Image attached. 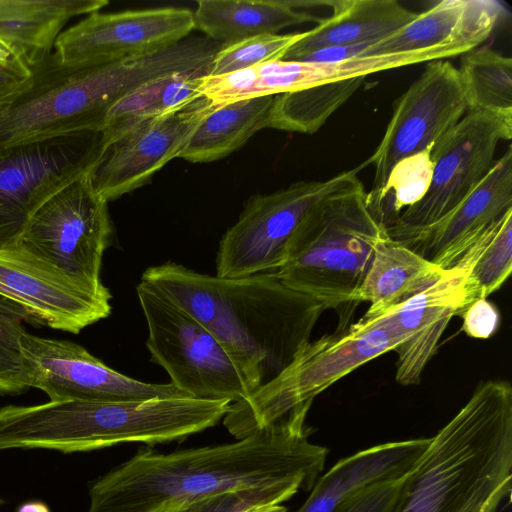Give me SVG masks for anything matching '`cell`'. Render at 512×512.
<instances>
[{
  "label": "cell",
  "mask_w": 512,
  "mask_h": 512,
  "mask_svg": "<svg viewBox=\"0 0 512 512\" xmlns=\"http://www.w3.org/2000/svg\"><path fill=\"white\" fill-rule=\"evenodd\" d=\"M311 405L232 443L161 453L140 447L93 481L87 512H169L241 490L294 487L311 491L328 449L309 441Z\"/></svg>",
  "instance_id": "1"
},
{
  "label": "cell",
  "mask_w": 512,
  "mask_h": 512,
  "mask_svg": "<svg viewBox=\"0 0 512 512\" xmlns=\"http://www.w3.org/2000/svg\"><path fill=\"white\" fill-rule=\"evenodd\" d=\"M141 281L206 327L253 392L290 365L326 310L319 300L286 286L276 271L221 278L166 262L147 268Z\"/></svg>",
  "instance_id": "2"
},
{
  "label": "cell",
  "mask_w": 512,
  "mask_h": 512,
  "mask_svg": "<svg viewBox=\"0 0 512 512\" xmlns=\"http://www.w3.org/2000/svg\"><path fill=\"white\" fill-rule=\"evenodd\" d=\"M459 296L439 279L383 313L364 315L309 341L278 376L247 398L231 403L223 424L236 440L268 426L303 405L369 361L395 351L428 327L456 315Z\"/></svg>",
  "instance_id": "3"
},
{
  "label": "cell",
  "mask_w": 512,
  "mask_h": 512,
  "mask_svg": "<svg viewBox=\"0 0 512 512\" xmlns=\"http://www.w3.org/2000/svg\"><path fill=\"white\" fill-rule=\"evenodd\" d=\"M511 481L512 386L488 380L430 438L394 512H497Z\"/></svg>",
  "instance_id": "4"
},
{
  "label": "cell",
  "mask_w": 512,
  "mask_h": 512,
  "mask_svg": "<svg viewBox=\"0 0 512 512\" xmlns=\"http://www.w3.org/2000/svg\"><path fill=\"white\" fill-rule=\"evenodd\" d=\"M189 68L179 43L94 66L66 65L51 53L32 69L26 87L0 104V147L101 131L109 109L126 94Z\"/></svg>",
  "instance_id": "5"
},
{
  "label": "cell",
  "mask_w": 512,
  "mask_h": 512,
  "mask_svg": "<svg viewBox=\"0 0 512 512\" xmlns=\"http://www.w3.org/2000/svg\"><path fill=\"white\" fill-rule=\"evenodd\" d=\"M386 236L384 218L359 180L313 208L276 273L289 288L314 297L326 310H336L351 304L376 247Z\"/></svg>",
  "instance_id": "6"
},
{
  "label": "cell",
  "mask_w": 512,
  "mask_h": 512,
  "mask_svg": "<svg viewBox=\"0 0 512 512\" xmlns=\"http://www.w3.org/2000/svg\"><path fill=\"white\" fill-rule=\"evenodd\" d=\"M137 296L147 323V349L177 389L204 400L247 398L253 391L240 366L198 320L142 281Z\"/></svg>",
  "instance_id": "7"
},
{
  "label": "cell",
  "mask_w": 512,
  "mask_h": 512,
  "mask_svg": "<svg viewBox=\"0 0 512 512\" xmlns=\"http://www.w3.org/2000/svg\"><path fill=\"white\" fill-rule=\"evenodd\" d=\"M90 171L69 181L41 204L24 228L18 246L93 295L110 300L100 271L113 227L108 202L94 189Z\"/></svg>",
  "instance_id": "8"
},
{
  "label": "cell",
  "mask_w": 512,
  "mask_h": 512,
  "mask_svg": "<svg viewBox=\"0 0 512 512\" xmlns=\"http://www.w3.org/2000/svg\"><path fill=\"white\" fill-rule=\"evenodd\" d=\"M367 164L366 161L324 181H298L275 192L251 197L219 242L216 276L238 278L277 271L313 208L359 181L357 174Z\"/></svg>",
  "instance_id": "9"
},
{
  "label": "cell",
  "mask_w": 512,
  "mask_h": 512,
  "mask_svg": "<svg viewBox=\"0 0 512 512\" xmlns=\"http://www.w3.org/2000/svg\"><path fill=\"white\" fill-rule=\"evenodd\" d=\"M511 137L512 113H466L433 147L430 187L389 223V237L405 242L445 217L490 170L499 142Z\"/></svg>",
  "instance_id": "10"
},
{
  "label": "cell",
  "mask_w": 512,
  "mask_h": 512,
  "mask_svg": "<svg viewBox=\"0 0 512 512\" xmlns=\"http://www.w3.org/2000/svg\"><path fill=\"white\" fill-rule=\"evenodd\" d=\"M102 131L0 147V248L18 245L41 204L99 160Z\"/></svg>",
  "instance_id": "11"
},
{
  "label": "cell",
  "mask_w": 512,
  "mask_h": 512,
  "mask_svg": "<svg viewBox=\"0 0 512 512\" xmlns=\"http://www.w3.org/2000/svg\"><path fill=\"white\" fill-rule=\"evenodd\" d=\"M467 111L458 69L445 60L427 62L396 102L382 140L367 160L374 167L372 188L367 192L370 203L376 201L398 162L433 148Z\"/></svg>",
  "instance_id": "12"
},
{
  "label": "cell",
  "mask_w": 512,
  "mask_h": 512,
  "mask_svg": "<svg viewBox=\"0 0 512 512\" xmlns=\"http://www.w3.org/2000/svg\"><path fill=\"white\" fill-rule=\"evenodd\" d=\"M30 388L50 401H135L188 397L172 383H146L128 377L97 359L83 346L25 332L19 340Z\"/></svg>",
  "instance_id": "13"
},
{
  "label": "cell",
  "mask_w": 512,
  "mask_h": 512,
  "mask_svg": "<svg viewBox=\"0 0 512 512\" xmlns=\"http://www.w3.org/2000/svg\"><path fill=\"white\" fill-rule=\"evenodd\" d=\"M194 29L193 11L187 8L97 11L61 32L54 54L66 65H102L171 46Z\"/></svg>",
  "instance_id": "14"
},
{
  "label": "cell",
  "mask_w": 512,
  "mask_h": 512,
  "mask_svg": "<svg viewBox=\"0 0 512 512\" xmlns=\"http://www.w3.org/2000/svg\"><path fill=\"white\" fill-rule=\"evenodd\" d=\"M217 107L201 97L144 121L107 143L90 171L96 192L109 202L146 184L169 161L178 158L197 126Z\"/></svg>",
  "instance_id": "15"
},
{
  "label": "cell",
  "mask_w": 512,
  "mask_h": 512,
  "mask_svg": "<svg viewBox=\"0 0 512 512\" xmlns=\"http://www.w3.org/2000/svg\"><path fill=\"white\" fill-rule=\"evenodd\" d=\"M0 295L22 306L29 322L74 334L109 316L99 298L20 246L0 248Z\"/></svg>",
  "instance_id": "16"
},
{
  "label": "cell",
  "mask_w": 512,
  "mask_h": 512,
  "mask_svg": "<svg viewBox=\"0 0 512 512\" xmlns=\"http://www.w3.org/2000/svg\"><path fill=\"white\" fill-rule=\"evenodd\" d=\"M512 209V148L494 162L478 185L445 217L405 242L443 270L452 268L468 248Z\"/></svg>",
  "instance_id": "17"
},
{
  "label": "cell",
  "mask_w": 512,
  "mask_h": 512,
  "mask_svg": "<svg viewBox=\"0 0 512 512\" xmlns=\"http://www.w3.org/2000/svg\"><path fill=\"white\" fill-rule=\"evenodd\" d=\"M509 16L498 0H443L358 56L415 51L439 46L477 48Z\"/></svg>",
  "instance_id": "18"
},
{
  "label": "cell",
  "mask_w": 512,
  "mask_h": 512,
  "mask_svg": "<svg viewBox=\"0 0 512 512\" xmlns=\"http://www.w3.org/2000/svg\"><path fill=\"white\" fill-rule=\"evenodd\" d=\"M430 438L375 445L340 459L318 478L296 512H334L351 494L382 480L399 477L411 469Z\"/></svg>",
  "instance_id": "19"
},
{
  "label": "cell",
  "mask_w": 512,
  "mask_h": 512,
  "mask_svg": "<svg viewBox=\"0 0 512 512\" xmlns=\"http://www.w3.org/2000/svg\"><path fill=\"white\" fill-rule=\"evenodd\" d=\"M332 15L286 53L282 60L298 61L329 46L374 44L411 22L418 13L396 0H329Z\"/></svg>",
  "instance_id": "20"
},
{
  "label": "cell",
  "mask_w": 512,
  "mask_h": 512,
  "mask_svg": "<svg viewBox=\"0 0 512 512\" xmlns=\"http://www.w3.org/2000/svg\"><path fill=\"white\" fill-rule=\"evenodd\" d=\"M324 1L307 0H199L193 12L195 28L221 45L323 18L306 11Z\"/></svg>",
  "instance_id": "21"
},
{
  "label": "cell",
  "mask_w": 512,
  "mask_h": 512,
  "mask_svg": "<svg viewBox=\"0 0 512 512\" xmlns=\"http://www.w3.org/2000/svg\"><path fill=\"white\" fill-rule=\"evenodd\" d=\"M107 0H0V41L32 71L52 53L65 24Z\"/></svg>",
  "instance_id": "22"
},
{
  "label": "cell",
  "mask_w": 512,
  "mask_h": 512,
  "mask_svg": "<svg viewBox=\"0 0 512 512\" xmlns=\"http://www.w3.org/2000/svg\"><path fill=\"white\" fill-rule=\"evenodd\" d=\"M445 271L388 235L376 247L350 303L369 302L368 312L383 313L436 282Z\"/></svg>",
  "instance_id": "23"
},
{
  "label": "cell",
  "mask_w": 512,
  "mask_h": 512,
  "mask_svg": "<svg viewBox=\"0 0 512 512\" xmlns=\"http://www.w3.org/2000/svg\"><path fill=\"white\" fill-rule=\"evenodd\" d=\"M275 96H263L215 108L197 126L178 158L192 163L222 159L267 128Z\"/></svg>",
  "instance_id": "24"
},
{
  "label": "cell",
  "mask_w": 512,
  "mask_h": 512,
  "mask_svg": "<svg viewBox=\"0 0 512 512\" xmlns=\"http://www.w3.org/2000/svg\"><path fill=\"white\" fill-rule=\"evenodd\" d=\"M204 71L179 72L155 78L126 94L107 112L102 128L109 143L132 127L178 110L201 98Z\"/></svg>",
  "instance_id": "25"
},
{
  "label": "cell",
  "mask_w": 512,
  "mask_h": 512,
  "mask_svg": "<svg viewBox=\"0 0 512 512\" xmlns=\"http://www.w3.org/2000/svg\"><path fill=\"white\" fill-rule=\"evenodd\" d=\"M458 262L466 269L460 314L472 302L487 299L511 274L512 209L492 224Z\"/></svg>",
  "instance_id": "26"
},
{
  "label": "cell",
  "mask_w": 512,
  "mask_h": 512,
  "mask_svg": "<svg viewBox=\"0 0 512 512\" xmlns=\"http://www.w3.org/2000/svg\"><path fill=\"white\" fill-rule=\"evenodd\" d=\"M365 77L316 85L274 97L267 128L313 134L362 85Z\"/></svg>",
  "instance_id": "27"
},
{
  "label": "cell",
  "mask_w": 512,
  "mask_h": 512,
  "mask_svg": "<svg viewBox=\"0 0 512 512\" xmlns=\"http://www.w3.org/2000/svg\"><path fill=\"white\" fill-rule=\"evenodd\" d=\"M469 112L512 113V59L491 47L464 54L458 69Z\"/></svg>",
  "instance_id": "28"
},
{
  "label": "cell",
  "mask_w": 512,
  "mask_h": 512,
  "mask_svg": "<svg viewBox=\"0 0 512 512\" xmlns=\"http://www.w3.org/2000/svg\"><path fill=\"white\" fill-rule=\"evenodd\" d=\"M432 149L427 148L398 162L378 198L371 203L381 213L387 226L401 211L417 203L428 191L433 172Z\"/></svg>",
  "instance_id": "29"
},
{
  "label": "cell",
  "mask_w": 512,
  "mask_h": 512,
  "mask_svg": "<svg viewBox=\"0 0 512 512\" xmlns=\"http://www.w3.org/2000/svg\"><path fill=\"white\" fill-rule=\"evenodd\" d=\"M305 35L306 31L289 34H263L232 44L221 45L211 60L208 75L227 74L261 63L282 60L290 48Z\"/></svg>",
  "instance_id": "30"
},
{
  "label": "cell",
  "mask_w": 512,
  "mask_h": 512,
  "mask_svg": "<svg viewBox=\"0 0 512 512\" xmlns=\"http://www.w3.org/2000/svg\"><path fill=\"white\" fill-rule=\"evenodd\" d=\"M29 322L27 311L16 302L0 295V395H17L30 387L20 350V337Z\"/></svg>",
  "instance_id": "31"
},
{
  "label": "cell",
  "mask_w": 512,
  "mask_h": 512,
  "mask_svg": "<svg viewBox=\"0 0 512 512\" xmlns=\"http://www.w3.org/2000/svg\"><path fill=\"white\" fill-rule=\"evenodd\" d=\"M294 487L257 488L207 497L169 512H256L294 496Z\"/></svg>",
  "instance_id": "32"
},
{
  "label": "cell",
  "mask_w": 512,
  "mask_h": 512,
  "mask_svg": "<svg viewBox=\"0 0 512 512\" xmlns=\"http://www.w3.org/2000/svg\"><path fill=\"white\" fill-rule=\"evenodd\" d=\"M371 483L348 496L334 512H394L408 476Z\"/></svg>",
  "instance_id": "33"
},
{
  "label": "cell",
  "mask_w": 512,
  "mask_h": 512,
  "mask_svg": "<svg viewBox=\"0 0 512 512\" xmlns=\"http://www.w3.org/2000/svg\"><path fill=\"white\" fill-rule=\"evenodd\" d=\"M462 318V330L476 339H487L493 336L500 325L498 308L487 299H479L459 314Z\"/></svg>",
  "instance_id": "34"
},
{
  "label": "cell",
  "mask_w": 512,
  "mask_h": 512,
  "mask_svg": "<svg viewBox=\"0 0 512 512\" xmlns=\"http://www.w3.org/2000/svg\"><path fill=\"white\" fill-rule=\"evenodd\" d=\"M31 76V70L22 61L0 63V104L26 87Z\"/></svg>",
  "instance_id": "35"
},
{
  "label": "cell",
  "mask_w": 512,
  "mask_h": 512,
  "mask_svg": "<svg viewBox=\"0 0 512 512\" xmlns=\"http://www.w3.org/2000/svg\"><path fill=\"white\" fill-rule=\"evenodd\" d=\"M369 44L329 46L313 51L298 61L310 63L340 62L358 56Z\"/></svg>",
  "instance_id": "36"
},
{
  "label": "cell",
  "mask_w": 512,
  "mask_h": 512,
  "mask_svg": "<svg viewBox=\"0 0 512 512\" xmlns=\"http://www.w3.org/2000/svg\"><path fill=\"white\" fill-rule=\"evenodd\" d=\"M17 512H50L49 506L41 501H29L21 504Z\"/></svg>",
  "instance_id": "37"
},
{
  "label": "cell",
  "mask_w": 512,
  "mask_h": 512,
  "mask_svg": "<svg viewBox=\"0 0 512 512\" xmlns=\"http://www.w3.org/2000/svg\"><path fill=\"white\" fill-rule=\"evenodd\" d=\"M16 60L22 61L5 43L0 41V63L12 62Z\"/></svg>",
  "instance_id": "38"
},
{
  "label": "cell",
  "mask_w": 512,
  "mask_h": 512,
  "mask_svg": "<svg viewBox=\"0 0 512 512\" xmlns=\"http://www.w3.org/2000/svg\"><path fill=\"white\" fill-rule=\"evenodd\" d=\"M4 503L5 501L2 498H0V506H2Z\"/></svg>",
  "instance_id": "39"
}]
</instances>
